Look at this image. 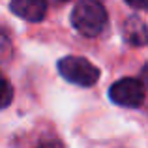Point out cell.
<instances>
[{"mask_svg":"<svg viewBox=\"0 0 148 148\" xmlns=\"http://www.w3.org/2000/svg\"><path fill=\"white\" fill-rule=\"evenodd\" d=\"M109 15L98 0H79L71 10V26L84 38H96L105 30Z\"/></svg>","mask_w":148,"mask_h":148,"instance_id":"obj_1","label":"cell"},{"mask_svg":"<svg viewBox=\"0 0 148 148\" xmlns=\"http://www.w3.org/2000/svg\"><path fill=\"white\" fill-rule=\"evenodd\" d=\"M58 71L68 83L77 86H94L99 81V69L84 56H66L58 62Z\"/></svg>","mask_w":148,"mask_h":148,"instance_id":"obj_2","label":"cell"},{"mask_svg":"<svg viewBox=\"0 0 148 148\" xmlns=\"http://www.w3.org/2000/svg\"><path fill=\"white\" fill-rule=\"evenodd\" d=\"M145 83L133 77H126L120 79L109 88V98L114 105L120 107H127V109H137L145 103L146 98V90H145Z\"/></svg>","mask_w":148,"mask_h":148,"instance_id":"obj_3","label":"cell"},{"mask_svg":"<svg viewBox=\"0 0 148 148\" xmlns=\"http://www.w3.org/2000/svg\"><path fill=\"white\" fill-rule=\"evenodd\" d=\"M10 10L13 15L28 23H40L47 15V2L45 0H11Z\"/></svg>","mask_w":148,"mask_h":148,"instance_id":"obj_4","label":"cell"},{"mask_svg":"<svg viewBox=\"0 0 148 148\" xmlns=\"http://www.w3.org/2000/svg\"><path fill=\"white\" fill-rule=\"evenodd\" d=\"M122 36L131 47H145L148 45V25L139 15H131L122 26Z\"/></svg>","mask_w":148,"mask_h":148,"instance_id":"obj_5","label":"cell"},{"mask_svg":"<svg viewBox=\"0 0 148 148\" xmlns=\"http://www.w3.org/2000/svg\"><path fill=\"white\" fill-rule=\"evenodd\" d=\"M11 99H13V86H11V83L0 73V111L10 107Z\"/></svg>","mask_w":148,"mask_h":148,"instance_id":"obj_6","label":"cell"},{"mask_svg":"<svg viewBox=\"0 0 148 148\" xmlns=\"http://www.w3.org/2000/svg\"><path fill=\"white\" fill-rule=\"evenodd\" d=\"M126 4L133 10H148V0H126Z\"/></svg>","mask_w":148,"mask_h":148,"instance_id":"obj_7","label":"cell"},{"mask_svg":"<svg viewBox=\"0 0 148 148\" xmlns=\"http://www.w3.org/2000/svg\"><path fill=\"white\" fill-rule=\"evenodd\" d=\"M141 81L145 83V86L148 88V62L145 64V68H143V71H141Z\"/></svg>","mask_w":148,"mask_h":148,"instance_id":"obj_8","label":"cell"}]
</instances>
